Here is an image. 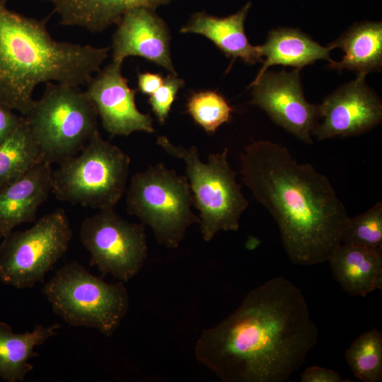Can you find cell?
<instances>
[{"label":"cell","instance_id":"obj_17","mask_svg":"<svg viewBox=\"0 0 382 382\" xmlns=\"http://www.w3.org/2000/svg\"><path fill=\"white\" fill-rule=\"evenodd\" d=\"M333 278L349 295L382 289V249L342 243L328 260Z\"/></svg>","mask_w":382,"mask_h":382},{"label":"cell","instance_id":"obj_26","mask_svg":"<svg viewBox=\"0 0 382 382\" xmlns=\"http://www.w3.org/2000/svg\"><path fill=\"white\" fill-rule=\"evenodd\" d=\"M184 84V81L177 74L170 73L163 79L162 85L149 96V103L161 124L167 119L178 92Z\"/></svg>","mask_w":382,"mask_h":382},{"label":"cell","instance_id":"obj_19","mask_svg":"<svg viewBox=\"0 0 382 382\" xmlns=\"http://www.w3.org/2000/svg\"><path fill=\"white\" fill-rule=\"evenodd\" d=\"M257 47L264 60L253 81L274 65L290 66L301 69L318 60H327L330 63L333 61L330 57L332 50L330 47L320 45L296 28L273 29L269 32L265 42Z\"/></svg>","mask_w":382,"mask_h":382},{"label":"cell","instance_id":"obj_27","mask_svg":"<svg viewBox=\"0 0 382 382\" xmlns=\"http://www.w3.org/2000/svg\"><path fill=\"white\" fill-rule=\"evenodd\" d=\"M13 109L0 103V145L17 129L24 119L18 115Z\"/></svg>","mask_w":382,"mask_h":382},{"label":"cell","instance_id":"obj_16","mask_svg":"<svg viewBox=\"0 0 382 382\" xmlns=\"http://www.w3.org/2000/svg\"><path fill=\"white\" fill-rule=\"evenodd\" d=\"M251 5L248 1L236 13L224 18L195 13L180 32L205 36L233 62L241 59L249 64L262 63L257 46L249 42L245 33V21Z\"/></svg>","mask_w":382,"mask_h":382},{"label":"cell","instance_id":"obj_5","mask_svg":"<svg viewBox=\"0 0 382 382\" xmlns=\"http://www.w3.org/2000/svg\"><path fill=\"white\" fill-rule=\"evenodd\" d=\"M42 292L66 323L97 329L107 337L117 330L129 308L124 282L108 283L76 260L57 270Z\"/></svg>","mask_w":382,"mask_h":382},{"label":"cell","instance_id":"obj_14","mask_svg":"<svg viewBox=\"0 0 382 382\" xmlns=\"http://www.w3.org/2000/svg\"><path fill=\"white\" fill-rule=\"evenodd\" d=\"M117 25L112 37V61L122 63L127 57L138 56L177 74L170 57L168 27L156 10L132 8Z\"/></svg>","mask_w":382,"mask_h":382},{"label":"cell","instance_id":"obj_22","mask_svg":"<svg viewBox=\"0 0 382 382\" xmlns=\"http://www.w3.org/2000/svg\"><path fill=\"white\" fill-rule=\"evenodd\" d=\"M42 161L41 151L24 116L17 129L0 145V190Z\"/></svg>","mask_w":382,"mask_h":382},{"label":"cell","instance_id":"obj_20","mask_svg":"<svg viewBox=\"0 0 382 382\" xmlns=\"http://www.w3.org/2000/svg\"><path fill=\"white\" fill-rule=\"evenodd\" d=\"M340 48L345 54L340 62L332 61L329 68L348 69L367 74L382 68V22L364 21L351 25L337 40L328 45Z\"/></svg>","mask_w":382,"mask_h":382},{"label":"cell","instance_id":"obj_9","mask_svg":"<svg viewBox=\"0 0 382 382\" xmlns=\"http://www.w3.org/2000/svg\"><path fill=\"white\" fill-rule=\"evenodd\" d=\"M71 238L69 219L61 209L40 217L30 228L11 231L0 243V282L19 289L43 283Z\"/></svg>","mask_w":382,"mask_h":382},{"label":"cell","instance_id":"obj_12","mask_svg":"<svg viewBox=\"0 0 382 382\" xmlns=\"http://www.w3.org/2000/svg\"><path fill=\"white\" fill-rule=\"evenodd\" d=\"M366 76L358 73L355 79L336 89L318 104L323 120L312 132L318 140L357 136L381 123V100L366 84Z\"/></svg>","mask_w":382,"mask_h":382},{"label":"cell","instance_id":"obj_11","mask_svg":"<svg viewBox=\"0 0 382 382\" xmlns=\"http://www.w3.org/2000/svg\"><path fill=\"white\" fill-rule=\"evenodd\" d=\"M300 69L279 72L267 70L253 81L251 104L258 106L279 126L306 144L320 118L319 105L304 98Z\"/></svg>","mask_w":382,"mask_h":382},{"label":"cell","instance_id":"obj_6","mask_svg":"<svg viewBox=\"0 0 382 382\" xmlns=\"http://www.w3.org/2000/svg\"><path fill=\"white\" fill-rule=\"evenodd\" d=\"M98 116L94 104L78 86L48 82L25 117L44 161L61 164L99 132Z\"/></svg>","mask_w":382,"mask_h":382},{"label":"cell","instance_id":"obj_18","mask_svg":"<svg viewBox=\"0 0 382 382\" xmlns=\"http://www.w3.org/2000/svg\"><path fill=\"white\" fill-rule=\"evenodd\" d=\"M60 18V23L99 33L117 24L129 10L146 7L156 10L170 0H47Z\"/></svg>","mask_w":382,"mask_h":382},{"label":"cell","instance_id":"obj_4","mask_svg":"<svg viewBox=\"0 0 382 382\" xmlns=\"http://www.w3.org/2000/svg\"><path fill=\"white\" fill-rule=\"evenodd\" d=\"M157 144L185 164V176L194 207L199 212V225L204 241H210L220 231H238L248 202L237 183L236 172L228 163V149L211 154L207 161L203 162L196 146L188 149L177 146L166 136L158 137Z\"/></svg>","mask_w":382,"mask_h":382},{"label":"cell","instance_id":"obj_15","mask_svg":"<svg viewBox=\"0 0 382 382\" xmlns=\"http://www.w3.org/2000/svg\"><path fill=\"white\" fill-rule=\"evenodd\" d=\"M52 169L42 161L14 183L0 190V232L4 237L23 223L34 222L52 193Z\"/></svg>","mask_w":382,"mask_h":382},{"label":"cell","instance_id":"obj_23","mask_svg":"<svg viewBox=\"0 0 382 382\" xmlns=\"http://www.w3.org/2000/svg\"><path fill=\"white\" fill-rule=\"evenodd\" d=\"M354 376L364 382L382 381V332L373 328L361 334L345 352Z\"/></svg>","mask_w":382,"mask_h":382},{"label":"cell","instance_id":"obj_1","mask_svg":"<svg viewBox=\"0 0 382 382\" xmlns=\"http://www.w3.org/2000/svg\"><path fill=\"white\" fill-rule=\"evenodd\" d=\"M318 335L300 289L276 277L204 330L195 355L224 382H284L303 365Z\"/></svg>","mask_w":382,"mask_h":382},{"label":"cell","instance_id":"obj_21","mask_svg":"<svg viewBox=\"0 0 382 382\" xmlns=\"http://www.w3.org/2000/svg\"><path fill=\"white\" fill-rule=\"evenodd\" d=\"M61 327L37 324L31 332L15 333L8 324L0 321V377L8 382L24 381L33 369L29 360L39 355L35 348L57 335Z\"/></svg>","mask_w":382,"mask_h":382},{"label":"cell","instance_id":"obj_25","mask_svg":"<svg viewBox=\"0 0 382 382\" xmlns=\"http://www.w3.org/2000/svg\"><path fill=\"white\" fill-rule=\"evenodd\" d=\"M342 243L382 249V202L366 212L349 218Z\"/></svg>","mask_w":382,"mask_h":382},{"label":"cell","instance_id":"obj_30","mask_svg":"<svg viewBox=\"0 0 382 382\" xmlns=\"http://www.w3.org/2000/svg\"><path fill=\"white\" fill-rule=\"evenodd\" d=\"M3 238L2 234H1V232H0V240H1V238Z\"/></svg>","mask_w":382,"mask_h":382},{"label":"cell","instance_id":"obj_29","mask_svg":"<svg viewBox=\"0 0 382 382\" xmlns=\"http://www.w3.org/2000/svg\"><path fill=\"white\" fill-rule=\"evenodd\" d=\"M163 79L158 74L139 73L137 78L138 88L141 93L150 96L162 85Z\"/></svg>","mask_w":382,"mask_h":382},{"label":"cell","instance_id":"obj_13","mask_svg":"<svg viewBox=\"0 0 382 382\" xmlns=\"http://www.w3.org/2000/svg\"><path fill=\"white\" fill-rule=\"evenodd\" d=\"M121 62L112 61L86 83V93L94 104L103 128L112 136L134 132H154L153 119L141 112L135 103L136 91L121 72Z\"/></svg>","mask_w":382,"mask_h":382},{"label":"cell","instance_id":"obj_10","mask_svg":"<svg viewBox=\"0 0 382 382\" xmlns=\"http://www.w3.org/2000/svg\"><path fill=\"white\" fill-rule=\"evenodd\" d=\"M80 240L90 253L89 264L101 277L127 283L141 270L148 254L145 226L131 223L114 209L100 210L83 220Z\"/></svg>","mask_w":382,"mask_h":382},{"label":"cell","instance_id":"obj_7","mask_svg":"<svg viewBox=\"0 0 382 382\" xmlns=\"http://www.w3.org/2000/svg\"><path fill=\"white\" fill-rule=\"evenodd\" d=\"M129 156L98 132L85 147L52 172V193L62 202L114 209L126 188Z\"/></svg>","mask_w":382,"mask_h":382},{"label":"cell","instance_id":"obj_8","mask_svg":"<svg viewBox=\"0 0 382 382\" xmlns=\"http://www.w3.org/2000/svg\"><path fill=\"white\" fill-rule=\"evenodd\" d=\"M127 212L152 230L158 243L178 248L187 229L200 219L192 211L187 178L163 163L132 175L127 191Z\"/></svg>","mask_w":382,"mask_h":382},{"label":"cell","instance_id":"obj_24","mask_svg":"<svg viewBox=\"0 0 382 382\" xmlns=\"http://www.w3.org/2000/svg\"><path fill=\"white\" fill-rule=\"evenodd\" d=\"M187 112L208 133H214L231 119L232 107L219 93L213 91L194 93L187 103Z\"/></svg>","mask_w":382,"mask_h":382},{"label":"cell","instance_id":"obj_3","mask_svg":"<svg viewBox=\"0 0 382 382\" xmlns=\"http://www.w3.org/2000/svg\"><path fill=\"white\" fill-rule=\"evenodd\" d=\"M0 0V103L28 116L42 83L86 84L107 58L110 47H95L54 40L49 17L25 16Z\"/></svg>","mask_w":382,"mask_h":382},{"label":"cell","instance_id":"obj_2","mask_svg":"<svg viewBox=\"0 0 382 382\" xmlns=\"http://www.w3.org/2000/svg\"><path fill=\"white\" fill-rule=\"evenodd\" d=\"M240 159L242 181L276 221L290 260L301 266L328 261L349 219L328 178L268 140L246 146Z\"/></svg>","mask_w":382,"mask_h":382},{"label":"cell","instance_id":"obj_28","mask_svg":"<svg viewBox=\"0 0 382 382\" xmlns=\"http://www.w3.org/2000/svg\"><path fill=\"white\" fill-rule=\"evenodd\" d=\"M301 382H346L352 381L342 378L335 370L318 366H311L304 370L301 375Z\"/></svg>","mask_w":382,"mask_h":382}]
</instances>
